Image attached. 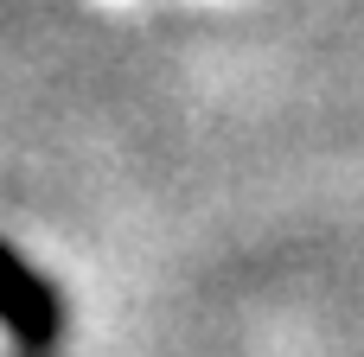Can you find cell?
<instances>
[{
	"label": "cell",
	"instance_id": "cell-1",
	"mask_svg": "<svg viewBox=\"0 0 364 357\" xmlns=\"http://www.w3.org/2000/svg\"><path fill=\"white\" fill-rule=\"evenodd\" d=\"M6 332L19 351H45L64 332V287L38 275L26 256H13V287H6Z\"/></svg>",
	"mask_w": 364,
	"mask_h": 357
}]
</instances>
